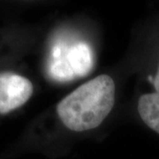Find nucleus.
<instances>
[{
    "label": "nucleus",
    "mask_w": 159,
    "mask_h": 159,
    "mask_svg": "<svg viewBox=\"0 0 159 159\" xmlns=\"http://www.w3.org/2000/svg\"><path fill=\"white\" fill-rule=\"evenodd\" d=\"M115 102V84L102 74L77 88L57 105V114L70 130L83 132L97 127L106 119Z\"/></svg>",
    "instance_id": "1"
},
{
    "label": "nucleus",
    "mask_w": 159,
    "mask_h": 159,
    "mask_svg": "<svg viewBox=\"0 0 159 159\" xmlns=\"http://www.w3.org/2000/svg\"><path fill=\"white\" fill-rule=\"evenodd\" d=\"M33 94L29 79L13 73H0V113L22 106Z\"/></svg>",
    "instance_id": "2"
},
{
    "label": "nucleus",
    "mask_w": 159,
    "mask_h": 159,
    "mask_svg": "<svg viewBox=\"0 0 159 159\" xmlns=\"http://www.w3.org/2000/svg\"><path fill=\"white\" fill-rule=\"evenodd\" d=\"M75 77L85 76L93 66V54L87 43H80L73 45L65 55Z\"/></svg>",
    "instance_id": "3"
},
{
    "label": "nucleus",
    "mask_w": 159,
    "mask_h": 159,
    "mask_svg": "<svg viewBox=\"0 0 159 159\" xmlns=\"http://www.w3.org/2000/svg\"><path fill=\"white\" fill-rule=\"evenodd\" d=\"M138 112L146 125L159 134V94H145L138 102Z\"/></svg>",
    "instance_id": "4"
},
{
    "label": "nucleus",
    "mask_w": 159,
    "mask_h": 159,
    "mask_svg": "<svg viewBox=\"0 0 159 159\" xmlns=\"http://www.w3.org/2000/svg\"><path fill=\"white\" fill-rule=\"evenodd\" d=\"M53 59L50 65V74L52 78L60 81H66L75 77L65 56H63L61 46L56 45L52 51Z\"/></svg>",
    "instance_id": "5"
},
{
    "label": "nucleus",
    "mask_w": 159,
    "mask_h": 159,
    "mask_svg": "<svg viewBox=\"0 0 159 159\" xmlns=\"http://www.w3.org/2000/svg\"><path fill=\"white\" fill-rule=\"evenodd\" d=\"M154 86H155V89L157 90V93L159 94V65H158V68H157V74H156V77L153 80Z\"/></svg>",
    "instance_id": "6"
}]
</instances>
